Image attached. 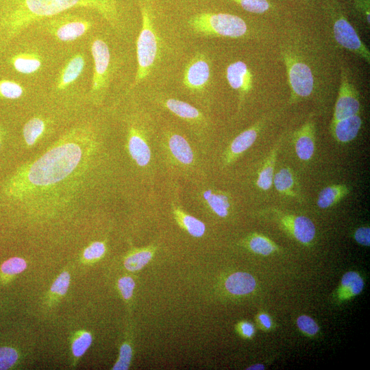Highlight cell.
<instances>
[{
	"mask_svg": "<svg viewBox=\"0 0 370 370\" xmlns=\"http://www.w3.org/2000/svg\"><path fill=\"white\" fill-rule=\"evenodd\" d=\"M84 66L85 60L82 53L71 57L59 73L56 83L57 89L64 90L73 84L82 73Z\"/></svg>",
	"mask_w": 370,
	"mask_h": 370,
	"instance_id": "cell-15",
	"label": "cell"
},
{
	"mask_svg": "<svg viewBox=\"0 0 370 370\" xmlns=\"http://www.w3.org/2000/svg\"><path fill=\"white\" fill-rule=\"evenodd\" d=\"M128 149L132 158L139 166L148 164L151 159L150 149L135 128L130 129Z\"/></svg>",
	"mask_w": 370,
	"mask_h": 370,
	"instance_id": "cell-17",
	"label": "cell"
},
{
	"mask_svg": "<svg viewBox=\"0 0 370 370\" xmlns=\"http://www.w3.org/2000/svg\"><path fill=\"white\" fill-rule=\"evenodd\" d=\"M175 214L190 235L195 237H201L204 235L206 227L203 222L193 216L184 214L180 210H175Z\"/></svg>",
	"mask_w": 370,
	"mask_h": 370,
	"instance_id": "cell-28",
	"label": "cell"
},
{
	"mask_svg": "<svg viewBox=\"0 0 370 370\" xmlns=\"http://www.w3.org/2000/svg\"><path fill=\"white\" fill-rule=\"evenodd\" d=\"M292 95L294 98L310 96L314 88V77L310 68L305 62L291 56H284Z\"/></svg>",
	"mask_w": 370,
	"mask_h": 370,
	"instance_id": "cell-7",
	"label": "cell"
},
{
	"mask_svg": "<svg viewBox=\"0 0 370 370\" xmlns=\"http://www.w3.org/2000/svg\"><path fill=\"white\" fill-rule=\"evenodd\" d=\"M166 107L179 117L186 119H195L200 116L199 111L190 104L175 99L166 101Z\"/></svg>",
	"mask_w": 370,
	"mask_h": 370,
	"instance_id": "cell-26",
	"label": "cell"
},
{
	"mask_svg": "<svg viewBox=\"0 0 370 370\" xmlns=\"http://www.w3.org/2000/svg\"><path fill=\"white\" fill-rule=\"evenodd\" d=\"M360 108L358 94L354 86L349 82L347 75L342 72L332 123L358 114Z\"/></svg>",
	"mask_w": 370,
	"mask_h": 370,
	"instance_id": "cell-9",
	"label": "cell"
},
{
	"mask_svg": "<svg viewBox=\"0 0 370 370\" xmlns=\"http://www.w3.org/2000/svg\"><path fill=\"white\" fill-rule=\"evenodd\" d=\"M90 50L93 59L90 92L92 96H97L102 94L107 87L110 66V52L106 42L99 38L93 39Z\"/></svg>",
	"mask_w": 370,
	"mask_h": 370,
	"instance_id": "cell-6",
	"label": "cell"
},
{
	"mask_svg": "<svg viewBox=\"0 0 370 370\" xmlns=\"http://www.w3.org/2000/svg\"><path fill=\"white\" fill-rule=\"evenodd\" d=\"M170 150L181 163L190 164L193 160L192 149L186 140L179 134H173L169 140Z\"/></svg>",
	"mask_w": 370,
	"mask_h": 370,
	"instance_id": "cell-23",
	"label": "cell"
},
{
	"mask_svg": "<svg viewBox=\"0 0 370 370\" xmlns=\"http://www.w3.org/2000/svg\"><path fill=\"white\" fill-rule=\"evenodd\" d=\"M260 129V124L249 127L238 134L231 143L226 153V162L230 163L247 151L256 141Z\"/></svg>",
	"mask_w": 370,
	"mask_h": 370,
	"instance_id": "cell-16",
	"label": "cell"
},
{
	"mask_svg": "<svg viewBox=\"0 0 370 370\" xmlns=\"http://www.w3.org/2000/svg\"><path fill=\"white\" fill-rule=\"evenodd\" d=\"M142 27L136 41L137 71L132 87L145 79L151 71L158 52V38L147 6L140 3Z\"/></svg>",
	"mask_w": 370,
	"mask_h": 370,
	"instance_id": "cell-4",
	"label": "cell"
},
{
	"mask_svg": "<svg viewBox=\"0 0 370 370\" xmlns=\"http://www.w3.org/2000/svg\"><path fill=\"white\" fill-rule=\"evenodd\" d=\"M333 33L338 45L369 63V51L360 38L355 29L346 18L340 16L334 22Z\"/></svg>",
	"mask_w": 370,
	"mask_h": 370,
	"instance_id": "cell-8",
	"label": "cell"
},
{
	"mask_svg": "<svg viewBox=\"0 0 370 370\" xmlns=\"http://www.w3.org/2000/svg\"><path fill=\"white\" fill-rule=\"evenodd\" d=\"M44 27L56 39L71 42L84 36L92 27V22L81 16L61 13L46 18Z\"/></svg>",
	"mask_w": 370,
	"mask_h": 370,
	"instance_id": "cell-5",
	"label": "cell"
},
{
	"mask_svg": "<svg viewBox=\"0 0 370 370\" xmlns=\"http://www.w3.org/2000/svg\"><path fill=\"white\" fill-rule=\"evenodd\" d=\"M251 251L256 254L267 256L276 249V245L270 239L260 234L253 235L249 241Z\"/></svg>",
	"mask_w": 370,
	"mask_h": 370,
	"instance_id": "cell-30",
	"label": "cell"
},
{
	"mask_svg": "<svg viewBox=\"0 0 370 370\" xmlns=\"http://www.w3.org/2000/svg\"><path fill=\"white\" fill-rule=\"evenodd\" d=\"M214 213L221 217H225L228 214V209L230 206V201L224 194L212 193L206 199Z\"/></svg>",
	"mask_w": 370,
	"mask_h": 370,
	"instance_id": "cell-31",
	"label": "cell"
},
{
	"mask_svg": "<svg viewBox=\"0 0 370 370\" xmlns=\"http://www.w3.org/2000/svg\"><path fill=\"white\" fill-rule=\"evenodd\" d=\"M70 284V274L64 271L60 274L51 287V292L58 295H64Z\"/></svg>",
	"mask_w": 370,
	"mask_h": 370,
	"instance_id": "cell-37",
	"label": "cell"
},
{
	"mask_svg": "<svg viewBox=\"0 0 370 370\" xmlns=\"http://www.w3.org/2000/svg\"><path fill=\"white\" fill-rule=\"evenodd\" d=\"M22 86L12 80H0V98L15 99L21 97L23 94Z\"/></svg>",
	"mask_w": 370,
	"mask_h": 370,
	"instance_id": "cell-32",
	"label": "cell"
},
{
	"mask_svg": "<svg viewBox=\"0 0 370 370\" xmlns=\"http://www.w3.org/2000/svg\"><path fill=\"white\" fill-rule=\"evenodd\" d=\"M256 280L249 273L236 272L230 275L225 282L227 291L236 295L251 293L256 288Z\"/></svg>",
	"mask_w": 370,
	"mask_h": 370,
	"instance_id": "cell-18",
	"label": "cell"
},
{
	"mask_svg": "<svg viewBox=\"0 0 370 370\" xmlns=\"http://www.w3.org/2000/svg\"><path fill=\"white\" fill-rule=\"evenodd\" d=\"M118 286L123 298L129 299L132 296L135 282L132 278L125 276L119 279Z\"/></svg>",
	"mask_w": 370,
	"mask_h": 370,
	"instance_id": "cell-40",
	"label": "cell"
},
{
	"mask_svg": "<svg viewBox=\"0 0 370 370\" xmlns=\"http://www.w3.org/2000/svg\"><path fill=\"white\" fill-rule=\"evenodd\" d=\"M351 192V188L346 184H332L323 188L319 193L317 205L321 209H326L338 203Z\"/></svg>",
	"mask_w": 370,
	"mask_h": 370,
	"instance_id": "cell-19",
	"label": "cell"
},
{
	"mask_svg": "<svg viewBox=\"0 0 370 370\" xmlns=\"http://www.w3.org/2000/svg\"><path fill=\"white\" fill-rule=\"evenodd\" d=\"M362 123V121L359 113L352 115L332 123V134L338 143H349L357 136Z\"/></svg>",
	"mask_w": 370,
	"mask_h": 370,
	"instance_id": "cell-14",
	"label": "cell"
},
{
	"mask_svg": "<svg viewBox=\"0 0 370 370\" xmlns=\"http://www.w3.org/2000/svg\"><path fill=\"white\" fill-rule=\"evenodd\" d=\"M363 287V280L358 273L354 271L347 272L343 275L341 280L340 295L345 299L349 298L361 293Z\"/></svg>",
	"mask_w": 370,
	"mask_h": 370,
	"instance_id": "cell-24",
	"label": "cell"
},
{
	"mask_svg": "<svg viewBox=\"0 0 370 370\" xmlns=\"http://www.w3.org/2000/svg\"><path fill=\"white\" fill-rule=\"evenodd\" d=\"M132 356L131 346L127 343H124L120 348L119 357L116 362L113 366V370H125L130 367Z\"/></svg>",
	"mask_w": 370,
	"mask_h": 370,
	"instance_id": "cell-36",
	"label": "cell"
},
{
	"mask_svg": "<svg viewBox=\"0 0 370 370\" xmlns=\"http://www.w3.org/2000/svg\"><path fill=\"white\" fill-rule=\"evenodd\" d=\"M27 267L26 261L20 257H12L0 266V279L2 284L10 282L14 276L22 273Z\"/></svg>",
	"mask_w": 370,
	"mask_h": 370,
	"instance_id": "cell-25",
	"label": "cell"
},
{
	"mask_svg": "<svg viewBox=\"0 0 370 370\" xmlns=\"http://www.w3.org/2000/svg\"><path fill=\"white\" fill-rule=\"evenodd\" d=\"M273 184L278 193L291 197L297 196L294 192L295 179L291 168L286 166L279 170L274 174Z\"/></svg>",
	"mask_w": 370,
	"mask_h": 370,
	"instance_id": "cell-22",
	"label": "cell"
},
{
	"mask_svg": "<svg viewBox=\"0 0 370 370\" xmlns=\"http://www.w3.org/2000/svg\"><path fill=\"white\" fill-rule=\"evenodd\" d=\"M282 226L296 240L303 244L310 243L314 238L316 229L313 222L305 216L282 214L275 211Z\"/></svg>",
	"mask_w": 370,
	"mask_h": 370,
	"instance_id": "cell-11",
	"label": "cell"
},
{
	"mask_svg": "<svg viewBox=\"0 0 370 370\" xmlns=\"http://www.w3.org/2000/svg\"><path fill=\"white\" fill-rule=\"evenodd\" d=\"M10 63L18 73L29 75L37 72L42 66L40 57L34 53H20L13 56Z\"/></svg>",
	"mask_w": 370,
	"mask_h": 370,
	"instance_id": "cell-21",
	"label": "cell"
},
{
	"mask_svg": "<svg viewBox=\"0 0 370 370\" xmlns=\"http://www.w3.org/2000/svg\"><path fill=\"white\" fill-rule=\"evenodd\" d=\"M245 10L256 14H262L267 11L270 5L267 0H234Z\"/></svg>",
	"mask_w": 370,
	"mask_h": 370,
	"instance_id": "cell-35",
	"label": "cell"
},
{
	"mask_svg": "<svg viewBox=\"0 0 370 370\" xmlns=\"http://www.w3.org/2000/svg\"><path fill=\"white\" fill-rule=\"evenodd\" d=\"M280 147V142L277 143L267 156L261 170L258 173L256 180L257 186L262 190H267L273 185L275 165L277 160L278 149Z\"/></svg>",
	"mask_w": 370,
	"mask_h": 370,
	"instance_id": "cell-20",
	"label": "cell"
},
{
	"mask_svg": "<svg viewBox=\"0 0 370 370\" xmlns=\"http://www.w3.org/2000/svg\"><path fill=\"white\" fill-rule=\"evenodd\" d=\"M210 66L204 55H195L187 64L183 74V84L191 90H201L208 84Z\"/></svg>",
	"mask_w": 370,
	"mask_h": 370,
	"instance_id": "cell-10",
	"label": "cell"
},
{
	"mask_svg": "<svg viewBox=\"0 0 370 370\" xmlns=\"http://www.w3.org/2000/svg\"><path fill=\"white\" fill-rule=\"evenodd\" d=\"M356 241L364 246L370 245V229L369 227H361L358 228L354 233Z\"/></svg>",
	"mask_w": 370,
	"mask_h": 370,
	"instance_id": "cell-41",
	"label": "cell"
},
{
	"mask_svg": "<svg viewBox=\"0 0 370 370\" xmlns=\"http://www.w3.org/2000/svg\"><path fill=\"white\" fill-rule=\"evenodd\" d=\"M294 147L297 157L310 160L315 150V127L312 121H306L294 134Z\"/></svg>",
	"mask_w": 370,
	"mask_h": 370,
	"instance_id": "cell-13",
	"label": "cell"
},
{
	"mask_svg": "<svg viewBox=\"0 0 370 370\" xmlns=\"http://www.w3.org/2000/svg\"><path fill=\"white\" fill-rule=\"evenodd\" d=\"M188 24L194 33L205 36L237 38L247 30L243 18L226 13H200L192 16Z\"/></svg>",
	"mask_w": 370,
	"mask_h": 370,
	"instance_id": "cell-3",
	"label": "cell"
},
{
	"mask_svg": "<svg viewBox=\"0 0 370 370\" xmlns=\"http://www.w3.org/2000/svg\"><path fill=\"white\" fill-rule=\"evenodd\" d=\"M45 128L44 121L38 117L29 120L24 125L23 134L24 140L28 146L33 145L42 134Z\"/></svg>",
	"mask_w": 370,
	"mask_h": 370,
	"instance_id": "cell-27",
	"label": "cell"
},
{
	"mask_svg": "<svg viewBox=\"0 0 370 370\" xmlns=\"http://www.w3.org/2000/svg\"><path fill=\"white\" fill-rule=\"evenodd\" d=\"M105 245L101 242H95L86 247L83 256L87 260H94L101 258L105 253Z\"/></svg>",
	"mask_w": 370,
	"mask_h": 370,
	"instance_id": "cell-39",
	"label": "cell"
},
{
	"mask_svg": "<svg viewBox=\"0 0 370 370\" xmlns=\"http://www.w3.org/2000/svg\"><path fill=\"white\" fill-rule=\"evenodd\" d=\"M152 255L150 250L145 249L136 251L126 258L124 266L130 271L140 270L149 262Z\"/></svg>",
	"mask_w": 370,
	"mask_h": 370,
	"instance_id": "cell-29",
	"label": "cell"
},
{
	"mask_svg": "<svg viewBox=\"0 0 370 370\" xmlns=\"http://www.w3.org/2000/svg\"><path fill=\"white\" fill-rule=\"evenodd\" d=\"M298 328L304 332L309 335H314L319 331V326L310 317L301 315L297 320Z\"/></svg>",
	"mask_w": 370,
	"mask_h": 370,
	"instance_id": "cell-38",
	"label": "cell"
},
{
	"mask_svg": "<svg viewBox=\"0 0 370 370\" xmlns=\"http://www.w3.org/2000/svg\"><path fill=\"white\" fill-rule=\"evenodd\" d=\"M0 147H1V139H0Z\"/></svg>",
	"mask_w": 370,
	"mask_h": 370,
	"instance_id": "cell-45",
	"label": "cell"
},
{
	"mask_svg": "<svg viewBox=\"0 0 370 370\" xmlns=\"http://www.w3.org/2000/svg\"><path fill=\"white\" fill-rule=\"evenodd\" d=\"M259 319L265 328H269L271 327V322L269 317L267 314H260Z\"/></svg>",
	"mask_w": 370,
	"mask_h": 370,
	"instance_id": "cell-43",
	"label": "cell"
},
{
	"mask_svg": "<svg viewBox=\"0 0 370 370\" xmlns=\"http://www.w3.org/2000/svg\"><path fill=\"white\" fill-rule=\"evenodd\" d=\"M226 79L229 85L238 92L241 103L252 87V75L247 65L243 61L230 64L226 69Z\"/></svg>",
	"mask_w": 370,
	"mask_h": 370,
	"instance_id": "cell-12",
	"label": "cell"
},
{
	"mask_svg": "<svg viewBox=\"0 0 370 370\" xmlns=\"http://www.w3.org/2000/svg\"><path fill=\"white\" fill-rule=\"evenodd\" d=\"M241 328L243 334L247 337H251L254 332L253 325L249 323H243Z\"/></svg>",
	"mask_w": 370,
	"mask_h": 370,
	"instance_id": "cell-42",
	"label": "cell"
},
{
	"mask_svg": "<svg viewBox=\"0 0 370 370\" xmlns=\"http://www.w3.org/2000/svg\"><path fill=\"white\" fill-rule=\"evenodd\" d=\"M92 336L89 332H84L73 342L72 352L74 356L80 357L84 354L92 343Z\"/></svg>",
	"mask_w": 370,
	"mask_h": 370,
	"instance_id": "cell-34",
	"label": "cell"
},
{
	"mask_svg": "<svg viewBox=\"0 0 370 370\" xmlns=\"http://www.w3.org/2000/svg\"><path fill=\"white\" fill-rule=\"evenodd\" d=\"M86 127L66 132L42 155L20 167L3 186L7 198L36 203L49 197L86 169L92 145Z\"/></svg>",
	"mask_w": 370,
	"mask_h": 370,
	"instance_id": "cell-1",
	"label": "cell"
},
{
	"mask_svg": "<svg viewBox=\"0 0 370 370\" xmlns=\"http://www.w3.org/2000/svg\"><path fill=\"white\" fill-rule=\"evenodd\" d=\"M264 369V366L262 364H256L254 365L250 366L249 368H247L248 370H262Z\"/></svg>",
	"mask_w": 370,
	"mask_h": 370,
	"instance_id": "cell-44",
	"label": "cell"
},
{
	"mask_svg": "<svg viewBox=\"0 0 370 370\" xmlns=\"http://www.w3.org/2000/svg\"><path fill=\"white\" fill-rule=\"evenodd\" d=\"M74 8L92 9L119 25L116 0H0V56L33 24Z\"/></svg>",
	"mask_w": 370,
	"mask_h": 370,
	"instance_id": "cell-2",
	"label": "cell"
},
{
	"mask_svg": "<svg viewBox=\"0 0 370 370\" xmlns=\"http://www.w3.org/2000/svg\"><path fill=\"white\" fill-rule=\"evenodd\" d=\"M16 349L9 346L0 347V370L12 369L18 360Z\"/></svg>",
	"mask_w": 370,
	"mask_h": 370,
	"instance_id": "cell-33",
	"label": "cell"
}]
</instances>
